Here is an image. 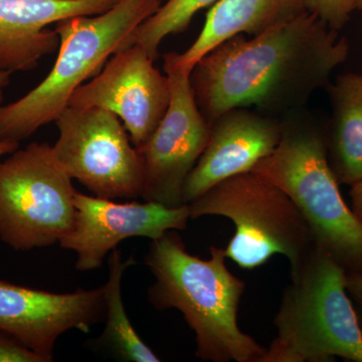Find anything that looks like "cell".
Returning a JSON list of instances; mask_svg holds the SVG:
<instances>
[{
	"label": "cell",
	"mask_w": 362,
	"mask_h": 362,
	"mask_svg": "<svg viewBox=\"0 0 362 362\" xmlns=\"http://www.w3.org/2000/svg\"><path fill=\"white\" fill-rule=\"evenodd\" d=\"M349 54L346 37L306 13L250 40L240 33L216 45L192 69L190 83L209 124L233 108L282 118L306 108Z\"/></svg>",
	"instance_id": "6da1fadb"
},
{
	"label": "cell",
	"mask_w": 362,
	"mask_h": 362,
	"mask_svg": "<svg viewBox=\"0 0 362 362\" xmlns=\"http://www.w3.org/2000/svg\"><path fill=\"white\" fill-rule=\"evenodd\" d=\"M211 259L187 251L175 230L152 240L145 265L156 277L149 288L157 310L176 309L195 333V356L211 362H262L266 349L243 332L238 311L246 284L228 271L225 250L209 247Z\"/></svg>",
	"instance_id": "7a4b0ae2"
},
{
	"label": "cell",
	"mask_w": 362,
	"mask_h": 362,
	"mask_svg": "<svg viewBox=\"0 0 362 362\" xmlns=\"http://www.w3.org/2000/svg\"><path fill=\"white\" fill-rule=\"evenodd\" d=\"M281 120L278 146L252 173L289 195L310 226L317 247L347 274L362 275V221L343 199L328 163L326 123L306 108Z\"/></svg>",
	"instance_id": "3957f363"
},
{
	"label": "cell",
	"mask_w": 362,
	"mask_h": 362,
	"mask_svg": "<svg viewBox=\"0 0 362 362\" xmlns=\"http://www.w3.org/2000/svg\"><path fill=\"white\" fill-rule=\"evenodd\" d=\"M160 6L161 0H119L103 13L57 23L58 59L35 89L0 106V140L20 143L56 121L75 90L125 49L136 28Z\"/></svg>",
	"instance_id": "277c9868"
},
{
	"label": "cell",
	"mask_w": 362,
	"mask_h": 362,
	"mask_svg": "<svg viewBox=\"0 0 362 362\" xmlns=\"http://www.w3.org/2000/svg\"><path fill=\"white\" fill-rule=\"evenodd\" d=\"M346 271L316 245L291 268L262 362H362V330Z\"/></svg>",
	"instance_id": "5b68a950"
},
{
	"label": "cell",
	"mask_w": 362,
	"mask_h": 362,
	"mask_svg": "<svg viewBox=\"0 0 362 362\" xmlns=\"http://www.w3.org/2000/svg\"><path fill=\"white\" fill-rule=\"evenodd\" d=\"M190 218L225 216L235 232L226 247V258L254 270L281 255L293 268L315 246L303 214L281 188L254 173L221 181L188 204Z\"/></svg>",
	"instance_id": "8992f818"
},
{
	"label": "cell",
	"mask_w": 362,
	"mask_h": 362,
	"mask_svg": "<svg viewBox=\"0 0 362 362\" xmlns=\"http://www.w3.org/2000/svg\"><path fill=\"white\" fill-rule=\"evenodd\" d=\"M71 180L47 143H30L0 162V239L18 251L59 243L75 226Z\"/></svg>",
	"instance_id": "52a82bcc"
},
{
	"label": "cell",
	"mask_w": 362,
	"mask_h": 362,
	"mask_svg": "<svg viewBox=\"0 0 362 362\" xmlns=\"http://www.w3.org/2000/svg\"><path fill=\"white\" fill-rule=\"evenodd\" d=\"M59 131L54 157L71 180L95 197L113 201L141 197L139 151L113 112L69 106L56 120Z\"/></svg>",
	"instance_id": "ba28073f"
},
{
	"label": "cell",
	"mask_w": 362,
	"mask_h": 362,
	"mask_svg": "<svg viewBox=\"0 0 362 362\" xmlns=\"http://www.w3.org/2000/svg\"><path fill=\"white\" fill-rule=\"evenodd\" d=\"M170 83V104L161 122L139 147L143 166L141 197L168 207L183 206V187L204 153L211 124L202 115L190 73L163 65Z\"/></svg>",
	"instance_id": "9c48e42d"
},
{
	"label": "cell",
	"mask_w": 362,
	"mask_h": 362,
	"mask_svg": "<svg viewBox=\"0 0 362 362\" xmlns=\"http://www.w3.org/2000/svg\"><path fill=\"white\" fill-rule=\"evenodd\" d=\"M153 63L138 45L117 52L90 82L75 90L69 106L113 112L139 148L153 134L170 104L168 77Z\"/></svg>",
	"instance_id": "30bf717a"
},
{
	"label": "cell",
	"mask_w": 362,
	"mask_h": 362,
	"mask_svg": "<svg viewBox=\"0 0 362 362\" xmlns=\"http://www.w3.org/2000/svg\"><path fill=\"white\" fill-rule=\"evenodd\" d=\"M75 226L59 246L77 254L76 269L97 270L104 259L130 238L156 240L168 230H187L188 204L168 207L153 202H119L76 192Z\"/></svg>",
	"instance_id": "8fae6325"
},
{
	"label": "cell",
	"mask_w": 362,
	"mask_h": 362,
	"mask_svg": "<svg viewBox=\"0 0 362 362\" xmlns=\"http://www.w3.org/2000/svg\"><path fill=\"white\" fill-rule=\"evenodd\" d=\"M105 314L103 287L63 294L0 280V330L47 362L61 335L73 329L89 333Z\"/></svg>",
	"instance_id": "7c38bea8"
},
{
	"label": "cell",
	"mask_w": 362,
	"mask_h": 362,
	"mask_svg": "<svg viewBox=\"0 0 362 362\" xmlns=\"http://www.w3.org/2000/svg\"><path fill=\"white\" fill-rule=\"evenodd\" d=\"M282 136V120L250 108L226 111L211 124V136L183 187L188 204L221 181L250 173L270 156Z\"/></svg>",
	"instance_id": "4fadbf2b"
},
{
	"label": "cell",
	"mask_w": 362,
	"mask_h": 362,
	"mask_svg": "<svg viewBox=\"0 0 362 362\" xmlns=\"http://www.w3.org/2000/svg\"><path fill=\"white\" fill-rule=\"evenodd\" d=\"M119 0H0V70L35 69L56 51L59 37L52 23L103 13Z\"/></svg>",
	"instance_id": "5bb4252c"
},
{
	"label": "cell",
	"mask_w": 362,
	"mask_h": 362,
	"mask_svg": "<svg viewBox=\"0 0 362 362\" xmlns=\"http://www.w3.org/2000/svg\"><path fill=\"white\" fill-rule=\"evenodd\" d=\"M304 0H220L207 11L199 37L185 52L163 56V65L192 73L216 45L237 35L256 37L306 13Z\"/></svg>",
	"instance_id": "9a60e30c"
},
{
	"label": "cell",
	"mask_w": 362,
	"mask_h": 362,
	"mask_svg": "<svg viewBox=\"0 0 362 362\" xmlns=\"http://www.w3.org/2000/svg\"><path fill=\"white\" fill-rule=\"evenodd\" d=\"M326 90L331 113L326 123L328 163L339 185L362 180V75L338 76Z\"/></svg>",
	"instance_id": "2e32d148"
},
{
	"label": "cell",
	"mask_w": 362,
	"mask_h": 362,
	"mask_svg": "<svg viewBox=\"0 0 362 362\" xmlns=\"http://www.w3.org/2000/svg\"><path fill=\"white\" fill-rule=\"evenodd\" d=\"M109 279L103 286L106 304V327L97 340V346L112 356L125 362H159L160 358L143 341L126 314L122 299L124 272L134 265L131 257L123 261L120 250L109 254Z\"/></svg>",
	"instance_id": "e0dca14e"
},
{
	"label": "cell",
	"mask_w": 362,
	"mask_h": 362,
	"mask_svg": "<svg viewBox=\"0 0 362 362\" xmlns=\"http://www.w3.org/2000/svg\"><path fill=\"white\" fill-rule=\"evenodd\" d=\"M220 0H168L136 28L126 47H142L156 61L162 40L171 35L185 32L202 9L211 7Z\"/></svg>",
	"instance_id": "ac0fdd59"
},
{
	"label": "cell",
	"mask_w": 362,
	"mask_h": 362,
	"mask_svg": "<svg viewBox=\"0 0 362 362\" xmlns=\"http://www.w3.org/2000/svg\"><path fill=\"white\" fill-rule=\"evenodd\" d=\"M307 13L324 21L331 30L339 32L356 11V0H304Z\"/></svg>",
	"instance_id": "d6986e66"
},
{
	"label": "cell",
	"mask_w": 362,
	"mask_h": 362,
	"mask_svg": "<svg viewBox=\"0 0 362 362\" xmlns=\"http://www.w3.org/2000/svg\"><path fill=\"white\" fill-rule=\"evenodd\" d=\"M0 362H47L37 352L0 330Z\"/></svg>",
	"instance_id": "ffe728a7"
},
{
	"label": "cell",
	"mask_w": 362,
	"mask_h": 362,
	"mask_svg": "<svg viewBox=\"0 0 362 362\" xmlns=\"http://www.w3.org/2000/svg\"><path fill=\"white\" fill-rule=\"evenodd\" d=\"M346 290L347 294L354 304V310L356 312L359 325L362 330V275L347 274Z\"/></svg>",
	"instance_id": "44dd1931"
},
{
	"label": "cell",
	"mask_w": 362,
	"mask_h": 362,
	"mask_svg": "<svg viewBox=\"0 0 362 362\" xmlns=\"http://www.w3.org/2000/svg\"><path fill=\"white\" fill-rule=\"evenodd\" d=\"M350 197H351L352 211L362 221V180L351 185Z\"/></svg>",
	"instance_id": "7402d4cb"
},
{
	"label": "cell",
	"mask_w": 362,
	"mask_h": 362,
	"mask_svg": "<svg viewBox=\"0 0 362 362\" xmlns=\"http://www.w3.org/2000/svg\"><path fill=\"white\" fill-rule=\"evenodd\" d=\"M20 146V143L14 141H7V140H0V157L11 154L16 151Z\"/></svg>",
	"instance_id": "603a6c76"
},
{
	"label": "cell",
	"mask_w": 362,
	"mask_h": 362,
	"mask_svg": "<svg viewBox=\"0 0 362 362\" xmlns=\"http://www.w3.org/2000/svg\"><path fill=\"white\" fill-rule=\"evenodd\" d=\"M11 73L0 70V106H1L2 100H4V90L11 82Z\"/></svg>",
	"instance_id": "cb8c5ba5"
},
{
	"label": "cell",
	"mask_w": 362,
	"mask_h": 362,
	"mask_svg": "<svg viewBox=\"0 0 362 362\" xmlns=\"http://www.w3.org/2000/svg\"><path fill=\"white\" fill-rule=\"evenodd\" d=\"M356 7L358 11H362V0H356Z\"/></svg>",
	"instance_id": "d4e9b609"
},
{
	"label": "cell",
	"mask_w": 362,
	"mask_h": 362,
	"mask_svg": "<svg viewBox=\"0 0 362 362\" xmlns=\"http://www.w3.org/2000/svg\"><path fill=\"white\" fill-rule=\"evenodd\" d=\"M361 75H362V65H361Z\"/></svg>",
	"instance_id": "484cf974"
}]
</instances>
